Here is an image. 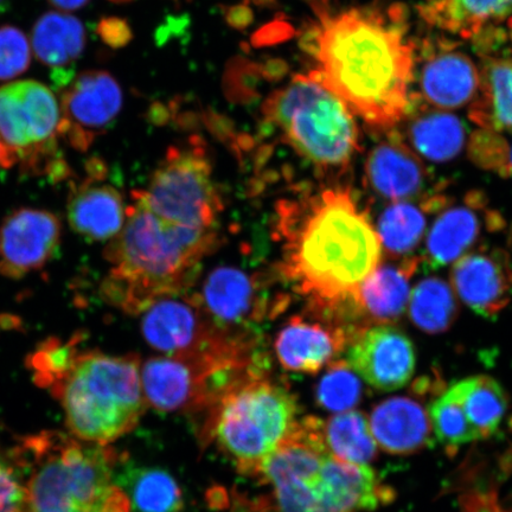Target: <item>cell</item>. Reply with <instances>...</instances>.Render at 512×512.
Masks as SVG:
<instances>
[{
	"label": "cell",
	"instance_id": "cell-1",
	"mask_svg": "<svg viewBox=\"0 0 512 512\" xmlns=\"http://www.w3.org/2000/svg\"><path fill=\"white\" fill-rule=\"evenodd\" d=\"M309 73L381 136L396 130L411 104L416 46L401 3L375 4L328 14L313 31Z\"/></svg>",
	"mask_w": 512,
	"mask_h": 512
},
{
	"label": "cell",
	"instance_id": "cell-2",
	"mask_svg": "<svg viewBox=\"0 0 512 512\" xmlns=\"http://www.w3.org/2000/svg\"><path fill=\"white\" fill-rule=\"evenodd\" d=\"M278 217L280 274L309 300L312 315L347 323L383 254L367 211L350 188L336 185L281 203Z\"/></svg>",
	"mask_w": 512,
	"mask_h": 512
},
{
	"label": "cell",
	"instance_id": "cell-3",
	"mask_svg": "<svg viewBox=\"0 0 512 512\" xmlns=\"http://www.w3.org/2000/svg\"><path fill=\"white\" fill-rule=\"evenodd\" d=\"M216 241L214 230L166 222L133 198L124 228L105 249L111 268L101 296L131 315L144 313L164 298L181 296Z\"/></svg>",
	"mask_w": 512,
	"mask_h": 512
},
{
	"label": "cell",
	"instance_id": "cell-4",
	"mask_svg": "<svg viewBox=\"0 0 512 512\" xmlns=\"http://www.w3.org/2000/svg\"><path fill=\"white\" fill-rule=\"evenodd\" d=\"M76 439L107 446L138 425L147 407L137 355L81 351L54 394Z\"/></svg>",
	"mask_w": 512,
	"mask_h": 512
},
{
	"label": "cell",
	"instance_id": "cell-5",
	"mask_svg": "<svg viewBox=\"0 0 512 512\" xmlns=\"http://www.w3.org/2000/svg\"><path fill=\"white\" fill-rule=\"evenodd\" d=\"M262 114L300 157L320 171L347 169L360 150L355 114L310 74L268 96Z\"/></svg>",
	"mask_w": 512,
	"mask_h": 512
},
{
	"label": "cell",
	"instance_id": "cell-6",
	"mask_svg": "<svg viewBox=\"0 0 512 512\" xmlns=\"http://www.w3.org/2000/svg\"><path fill=\"white\" fill-rule=\"evenodd\" d=\"M298 414V401L284 383L255 376L224 396L207 415L202 435L216 441L241 475L253 477L291 437Z\"/></svg>",
	"mask_w": 512,
	"mask_h": 512
},
{
	"label": "cell",
	"instance_id": "cell-7",
	"mask_svg": "<svg viewBox=\"0 0 512 512\" xmlns=\"http://www.w3.org/2000/svg\"><path fill=\"white\" fill-rule=\"evenodd\" d=\"M0 139L25 174L53 181L69 177L59 149L60 101L44 83L17 80L0 87Z\"/></svg>",
	"mask_w": 512,
	"mask_h": 512
},
{
	"label": "cell",
	"instance_id": "cell-8",
	"mask_svg": "<svg viewBox=\"0 0 512 512\" xmlns=\"http://www.w3.org/2000/svg\"><path fill=\"white\" fill-rule=\"evenodd\" d=\"M133 198L166 222L202 230H214L223 209L206 149L194 142L171 146Z\"/></svg>",
	"mask_w": 512,
	"mask_h": 512
},
{
	"label": "cell",
	"instance_id": "cell-9",
	"mask_svg": "<svg viewBox=\"0 0 512 512\" xmlns=\"http://www.w3.org/2000/svg\"><path fill=\"white\" fill-rule=\"evenodd\" d=\"M177 297L159 300L143 313L145 341L165 356L226 350L245 335V331L229 330L215 323L198 304L196 297Z\"/></svg>",
	"mask_w": 512,
	"mask_h": 512
},
{
	"label": "cell",
	"instance_id": "cell-10",
	"mask_svg": "<svg viewBox=\"0 0 512 512\" xmlns=\"http://www.w3.org/2000/svg\"><path fill=\"white\" fill-rule=\"evenodd\" d=\"M140 375L146 403L158 411L208 413L215 406L217 371L204 358H150Z\"/></svg>",
	"mask_w": 512,
	"mask_h": 512
},
{
	"label": "cell",
	"instance_id": "cell-11",
	"mask_svg": "<svg viewBox=\"0 0 512 512\" xmlns=\"http://www.w3.org/2000/svg\"><path fill=\"white\" fill-rule=\"evenodd\" d=\"M123 104L119 82L106 70L76 75L60 95L62 139L86 152L113 125Z\"/></svg>",
	"mask_w": 512,
	"mask_h": 512
},
{
	"label": "cell",
	"instance_id": "cell-12",
	"mask_svg": "<svg viewBox=\"0 0 512 512\" xmlns=\"http://www.w3.org/2000/svg\"><path fill=\"white\" fill-rule=\"evenodd\" d=\"M271 296L258 275L224 266L210 273L196 299L222 328L248 331L249 326L284 310L286 298L272 300Z\"/></svg>",
	"mask_w": 512,
	"mask_h": 512
},
{
	"label": "cell",
	"instance_id": "cell-13",
	"mask_svg": "<svg viewBox=\"0 0 512 512\" xmlns=\"http://www.w3.org/2000/svg\"><path fill=\"white\" fill-rule=\"evenodd\" d=\"M345 362L370 387L394 392L411 381L416 356L411 339L402 331L390 325H371L351 338Z\"/></svg>",
	"mask_w": 512,
	"mask_h": 512
},
{
	"label": "cell",
	"instance_id": "cell-14",
	"mask_svg": "<svg viewBox=\"0 0 512 512\" xmlns=\"http://www.w3.org/2000/svg\"><path fill=\"white\" fill-rule=\"evenodd\" d=\"M62 223L48 210L22 208L0 222V275L22 279L46 267L60 248Z\"/></svg>",
	"mask_w": 512,
	"mask_h": 512
},
{
	"label": "cell",
	"instance_id": "cell-15",
	"mask_svg": "<svg viewBox=\"0 0 512 512\" xmlns=\"http://www.w3.org/2000/svg\"><path fill=\"white\" fill-rule=\"evenodd\" d=\"M419 98L441 111L471 104L479 92L480 70L469 55L454 44L425 43L420 55Z\"/></svg>",
	"mask_w": 512,
	"mask_h": 512
},
{
	"label": "cell",
	"instance_id": "cell-16",
	"mask_svg": "<svg viewBox=\"0 0 512 512\" xmlns=\"http://www.w3.org/2000/svg\"><path fill=\"white\" fill-rule=\"evenodd\" d=\"M354 335L335 320L315 315L292 317L275 338V355L288 371L317 374L347 349Z\"/></svg>",
	"mask_w": 512,
	"mask_h": 512
},
{
	"label": "cell",
	"instance_id": "cell-17",
	"mask_svg": "<svg viewBox=\"0 0 512 512\" xmlns=\"http://www.w3.org/2000/svg\"><path fill=\"white\" fill-rule=\"evenodd\" d=\"M382 137L366 160L369 188L392 203L431 197L428 189L432 177L418 153L406 144L398 130L384 133Z\"/></svg>",
	"mask_w": 512,
	"mask_h": 512
},
{
	"label": "cell",
	"instance_id": "cell-18",
	"mask_svg": "<svg viewBox=\"0 0 512 512\" xmlns=\"http://www.w3.org/2000/svg\"><path fill=\"white\" fill-rule=\"evenodd\" d=\"M312 490L318 512H370L394 497L371 467L341 462L330 453L313 477Z\"/></svg>",
	"mask_w": 512,
	"mask_h": 512
},
{
	"label": "cell",
	"instance_id": "cell-19",
	"mask_svg": "<svg viewBox=\"0 0 512 512\" xmlns=\"http://www.w3.org/2000/svg\"><path fill=\"white\" fill-rule=\"evenodd\" d=\"M105 165L92 162L88 177L72 185L67 203L69 226L88 242H110L124 228L127 208L121 192L102 181Z\"/></svg>",
	"mask_w": 512,
	"mask_h": 512
},
{
	"label": "cell",
	"instance_id": "cell-20",
	"mask_svg": "<svg viewBox=\"0 0 512 512\" xmlns=\"http://www.w3.org/2000/svg\"><path fill=\"white\" fill-rule=\"evenodd\" d=\"M452 287L477 315L495 318L512 299V262L501 249H479L456 262Z\"/></svg>",
	"mask_w": 512,
	"mask_h": 512
},
{
	"label": "cell",
	"instance_id": "cell-21",
	"mask_svg": "<svg viewBox=\"0 0 512 512\" xmlns=\"http://www.w3.org/2000/svg\"><path fill=\"white\" fill-rule=\"evenodd\" d=\"M86 42L85 25L67 12H46L31 30L32 53L44 66L53 69L51 78L60 91L75 78L73 67L85 51Z\"/></svg>",
	"mask_w": 512,
	"mask_h": 512
},
{
	"label": "cell",
	"instance_id": "cell-22",
	"mask_svg": "<svg viewBox=\"0 0 512 512\" xmlns=\"http://www.w3.org/2000/svg\"><path fill=\"white\" fill-rule=\"evenodd\" d=\"M420 267L419 256L403 259L400 265L376 268L356 294V307L361 324L388 325L407 311L411 299V279Z\"/></svg>",
	"mask_w": 512,
	"mask_h": 512
},
{
	"label": "cell",
	"instance_id": "cell-23",
	"mask_svg": "<svg viewBox=\"0 0 512 512\" xmlns=\"http://www.w3.org/2000/svg\"><path fill=\"white\" fill-rule=\"evenodd\" d=\"M418 12L431 27L478 42L507 23L512 0H424Z\"/></svg>",
	"mask_w": 512,
	"mask_h": 512
},
{
	"label": "cell",
	"instance_id": "cell-24",
	"mask_svg": "<svg viewBox=\"0 0 512 512\" xmlns=\"http://www.w3.org/2000/svg\"><path fill=\"white\" fill-rule=\"evenodd\" d=\"M482 200L473 194L464 206L441 211L427 234L426 247L420 258V266L437 270L456 262L470 252L484 229Z\"/></svg>",
	"mask_w": 512,
	"mask_h": 512
},
{
	"label": "cell",
	"instance_id": "cell-25",
	"mask_svg": "<svg viewBox=\"0 0 512 512\" xmlns=\"http://www.w3.org/2000/svg\"><path fill=\"white\" fill-rule=\"evenodd\" d=\"M405 120L406 138L412 149L431 162L456 158L466 145L467 128L456 115L430 107L412 93Z\"/></svg>",
	"mask_w": 512,
	"mask_h": 512
},
{
	"label": "cell",
	"instance_id": "cell-26",
	"mask_svg": "<svg viewBox=\"0 0 512 512\" xmlns=\"http://www.w3.org/2000/svg\"><path fill=\"white\" fill-rule=\"evenodd\" d=\"M369 422L377 445L393 456H408L431 444L430 416L415 400H384L374 408Z\"/></svg>",
	"mask_w": 512,
	"mask_h": 512
},
{
	"label": "cell",
	"instance_id": "cell-27",
	"mask_svg": "<svg viewBox=\"0 0 512 512\" xmlns=\"http://www.w3.org/2000/svg\"><path fill=\"white\" fill-rule=\"evenodd\" d=\"M480 87L471 102L470 119L480 128L512 132V59L484 56Z\"/></svg>",
	"mask_w": 512,
	"mask_h": 512
},
{
	"label": "cell",
	"instance_id": "cell-28",
	"mask_svg": "<svg viewBox=\"0 0 512 512\" xmlns=\"http://www.w3.org/2000/svg\"><path fill=\"white\" fill-rule=\"evenodd\" d=\"M323 437L332 457L341 462L368 465L377 456V443L367 416L361 412L337 413L324 422Z\"/></svg>",
	"mask_w": 512,
	"mask_h": 512
},
{
	"label": "cell",
	"instance_id": "cell-29",
	"mask_svg": "<svg viewBox=\"0 0 512 512\" xmlns=\"http://www.w3.org/2000/svg\"><path fill=\"white\" fill-rule=\"evenodd\" d=\"M480 439L494 435L508 409L503 387L489 376H472L452 384Z\"/></svg>",
	"mask_w": 512,
	"mask_h": 512
},
{
	"label": "cell",
	"instance_id": "cell-30",
	"mask_svg": "<svg viewBox=\"0 0 512 512\" xmlns=\"http://www.w3.org/2000/svg\"><path fill=\"white\" fill-rule=\"evenodd\" d=\"M120 488L136 512H183L181 488L170 473L156 467H133L121 478Z\"/></svg>",
	"mask_w": 512,
	"mask_h": 512
},
{
	"label": "cell",
	"instance_id": "cell-31",
	"mask_svg": "<svg viewBox=\"0 0 512 512\" xmlns=\"http://www.w3.org/2000/svg\"><path fill=\"white\" fill-rule=\"evenodd\" d=\"M425 201V200H424ZM426 203L394 202L383 210L377 223L383 251L393 258H412L427 230Z\"/></svg>",
	"mask_w": 512,
	"mask_h": 512
},
{
	"label": "cell",
	"instance_id": "cell-32",
	"mask_svg": "<svg viewBox=\"0 0 512 512\" xmlns=\"http://www.w3.org/2000/svg\"><path fill=\"white\" fill-rule=\"evenodd\" d=\"M457 315L456 292L445 280L427 278L412 291L409 316L421 331L441 334L451 328Z\"/></svg>",
	"mask_w": 512,
	"mask_h": 512
},
{
	"label": "cell",
	"instance_id": "cell-33",
	"mask_svg": "<svg viewBox=\"0 0 512 512\" xmlns=\"http://www.w3.org/2000/svg\"><path fill=\"white\" fill-rule=\"evenodd\" d=\"M82 339V334H76L68 341L53 337L38 345L28 360L38 386L50 389L53 395L56 393L81 354Z\"/></svg>",
	"mask_w": 512,
	"mask_h": 512
},
{
	"label": "cell",
	"instance_id": "cell-34",
	"mask_svg": "<svg viewBox=\"0 0 512 512\" xmlns=\"http://www.w3.org/2000/svg\"><path fill=\"white\" fill-rule=\"evenodd\" d=\"M428 416L435 438L447 450L456 451L457 448L480 439L451 386L431 403Z\"/></svg>",
	"mask_w": 512,
	"mask_h": 512
},
{
	"label": "cell",
	"instance_id": "cell-35",
	"mask_svg": "<svg viewBox=\"0 0 512 512\" xmlns=\"http://www.w3.org/2000/svg\"><path fill=\"white\" fill-rule=\"evenodd\" d=\"M362 390L360 377L349 364L345 360L336 361L329 364L328 371L318 383L316 400L326 411L348 412L360 403Z\"/></svg>",
	"mask_w": 512,
	"mask_h": 512
},
{
	"label": "cell",
	"instance_id": "cell-36",
	"mask_svg": "<svg viewBox=\"0 0 512 512\" xmlns=\"http://www.w3.org/2000/svg\"><path fill=\"white\" fill-rule=\"evenodd\" d=\"M469 156L484 170L510 177V143L502 133L478 128L469 140Z\"/></svg>",
	"mask_w": 512,
	"mask_h": 512
},
{
	"label": "cell",
	"instance_id": "cell-37",
	"mask_svg": "<svg viewBox=\"0 0 512 512\" xmlns=\"http://www.w3.org/2000/svg\"><path fill=\"white\" fill-rule=\"evenodd\" d=\"M31 56L28 36L14 25H0V81H14L27 73Z\"/></svg>",
	"mask_w": 512,
	"mask_h": 512
},
{
	"label": "cell",
	"instance_id": "cell-38",
	"mask_svg": "<svg viewBox=\"0 0 512 512\" xmlns=\"http://www.w3.org/2000/svg\"><path fill=\"white\" fill-rule=\"evenodd\" d=\"M27 484L11 459L0 454V512H28Z\"/></svg>",
	"mask_w": 512,
	"mask_h": 512
},
{
	"label": "cell",
	"instance_id": "cell-39",
	"mask_svg": "<svg viewBox=\"0 0 512 512\" xmlns=\"http://www.w3.org/2000/svg\"><path fill=\"white\" fill-rule=\"evenodd\" d=\"M131 504L125 491L118 486L112 494L102 501L92 505H67V507H60L41 511H28V512H130Z\"/></svg>",
	"mask_w": 512,
	"mask_h": 512
},
{
	"label": "cell",
	"instance_id": "cell-40",
	"mask_svg": "<svg viewBox=\"0 0 512 512\" xmlns=\"http://www.w3.org/2000/svg\"><path fill=\"white\" fill-rule=\"evenodd\" d=\"M96 31H98L102 42L112 48L124 47L132 37L126 22L117 17L102 18Z\"/></svg>",
	"mask_w": 512,
	"mask_h": 512
},
{
	"label": "cell",
	"instance_id": "cell-41",
	"mask_svg": "<svg viewBox=\"0 0 512 512\" xmlns=\"http://www.w3.org/2000/svg\"><path fill=\"white\" fill-rule=\"evenodd\" d=\"M48 2L51 6H54L55 9L67 12L68 14V12L85 8L92 0H48Z\"/></svg>",
	"mask_w": 512,
	"mask_h": 512
},
{
	"label": "cell",
	"instance_id": "cell-42",
	"mask_svg": "<svg viewBox=\"0 0 512 512\" xmlns=\"http://www.w3.org/2000/svg\"><path fill=\"white\" fill-rule=\"evenodd\" d=\"M16 164L17 159L14 153L0 139V170L10 169Z\"/></svg>",
	"mask_w": 512,
	"mask_h": 512
},
{
	"label": "cell",
	"instance_id": "cell-43",
	"mask_svg": "<svg viewBox=\"0 0 512 512\" xmlns=\"http://www.w3.org/2000/svg\"><path fill=\"white\" fill-rule=\"evenodd\" d=\"M505 25H507V36L511 42V47H512V14L509 17L507 23H505Z\"/></svg>",
	"mask_w": 512,
	"mask_h": 512
},
{
	"label": "cell",
	"instance_id": "cell-44",
	"mask_svg": "<svg viewBox=\"0 0 512 512\" xmlns=\"http://www.w3.org/2000/svg\"><path fill=\"white\" fill-rule=\"evenodd\" d=\"M110 2L115 3V4H125L128 2H131V0H110Z\"/></svg>",
	"mask_w": 512,
	"mask_h": 512
},
{
	"label": "cell",
	"instance_id": "cell-45",
	"mask_svg": "<svg viewBox=\"0 0 512 512\" xmlns=\"http://www.w3.org/2000/svg\"><path fill=\"white\" fill-rule=\"evenodd\" d=\"M510 172L512 176V145L510 144Z\"/></svg>",
	"mask_w": 512,
	"mask_h": 512
},
{
	"label": "cell",
	"instance_id": "cell-46",
	"mask_svg": "<svg viewBox=\"0 0 512 512\" xmlns=\"http://www.w3.org/2000/svg\"><path fill=\"white\" fill-rule=\"evenodd\" d=\"M0 2H2V0H0Z\"/></svg>",
	"mask_w": 512,
	"mask_h": 512
}]
</instances>
